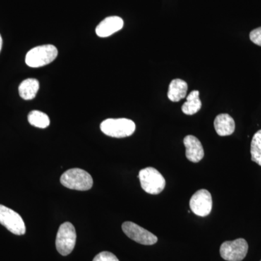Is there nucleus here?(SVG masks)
Segmentation results:
<instances>
[{
	"label": "nucleus",
	"instance_id": "nucleus-21",
	"mask_svg": "<svg viewBox=\"0 0 261 261\" xmlns=\"http://www.w3.org/2000/svg\"><path fill=\"white\" fill-rule=\"evenodd\" d=\"M261 261V260H260Z\"/></svg>",
	"mask_w": 261,
	"mask_h": 261
},
{
	"label": "nucleus",
	"instance_id": "nucleus-20",
	"mask_svg": "<svg viewBox=\"0 0 261 261\" xmlns=\"http://www.w3.org/2000/svg\"><path fill=\"white\" fill-rule=\"evenodd\" d=\"M2 47H3V38H2L1 34H0V51H1Z\"/></svg>",
	"mask_w": 261,
	"mask_h": 261
},
{
	"label": "nucleus",
	"instance_id": "nucleus-15",
	"mask_svg": "<svg viewBox=\"0 0 261 261\" xmlns=\"http://www.w3.org/2000/svg\"><path fill=\"white\" fill-rule=\"evenodd\" d=\"M199 95H200V92L198 91H192L187 97L186 102L184 103L182 106V112L188 116H192L198 112L202 107V102Z\"/></svg>",
	"mask_w": 261,
	"mask_h": 261
},
{
	"label": "nucleus",
	"instance_id": "nucleus-11",
	"mask_svg": "<svg viewBox=\"0 0 261 261\" xmlns=\"http://www.w3.org/2000/svg\"><path fill=\"white\" fill-rule=\"evenodd\" d=\"M123 27V20L120 17H108L97 25L96 34L99 37H108L121 30Z\"/></svg>",
	"mask_w": 261,
	"mask_h": 261
},
{
	"label": "nucleus",
	"instance_id": "nucleus-5",
	"mask_svg": "<svg viewBox=\"0 0 261 261\" xmlns=\"http://www.w3.org/2000/svg\"><path fill=\"white\" fill-rule=\"evenodd\" d=\"M76 242V232L73 225L70 222L61 225L57 233L56 249L63 256L69 255L73 251Z\"/></svg>",
	"mask_w": 261,
	"mask_h": 261
},
{
	"label": "nucleus",
	"instance_id": "nucleus-19",
	"mask_svg": "<svg viewBox=\"0 0 261 261\" xmlns=\"http://www.w3.org/2000/svg\"><path fill=\"white\" fill-rule=\"evenodd\" d=\"M250 39L254 44L261 47V27L254 29L250 32Z\"/></svg>",
	"mask_w": 261,
	"mask_h": 261
},
{
	"label": "nucleus",
	"instance_id": "nucleus-16",
	"mask_svg": "<svg viewBox=\"0 0 261 261\" xmlns=\"http://www.w3.org/2000/svg\"><path fill=\"white\" fill-rule=\"evenodd\" d=\"M29 123L37 128H45L49 126L50 120L45 113L39 111H32L28 116Z\"/></svg>",
	"mask_w": 261,
	"mask_h": 261
},
{
	"label": "nucleus",
	"instance_id": "nucleus-10",
	"mask_svg": "<svg viewBox=\"0 0 261 261\" xmlns=\"http://www.w3.org/2000/svg\"><path fill=\"white\" fill-rule=\"evenodd\" d=\"M184 145L186 147V157L192 163L200 162L204 158V149L200 141L195 136L188 135L184 139Z\"/></svg>",
	"mask_w": 261,
	"mask_h": 261
},
{
	"label": "nucleus",
	"instance_id": "nucleus-18",
	"mask_svg": "<svg viewBox=\"0 0 261 261\" xmlns=\"http://www.w3.org/2000/svg\"><path fill=\"white\" fill-rule=\"evenodd\" d=\"M92 261H119L112 252L104 251L97 254Z\"/></svg>",
	"mask_w": 261,
	"mask_h": 261
},
{
	"label": "nucleus",
	"instance_id": "nucleus-8",
	"mask_svg": "<svg viewBox=\"0 0 261 261\" xmlns=\"http://www.w3.org/2000/svg\"><path fill=\"white\" fill-rule=\"evenodd\" d=\"M122 230L130 240L141 245H152L159 240L153 233L130 221L123 223L122 224Z\"/></svg>",
	"mask_w": 261,
	"mask_h": 261
},
{
	"label": "nucleus",
	"instance_id": "nucleus-9",
	"mask_svg": "<svg viewBox=\"0 0 261 261\" xmlns=\"http://www.w3.org/2000/svg\"><path fill=\"white\" fill-rule=\"evenodd\" d=\"M190 209L197 216L205 217L211 214L213 207L212 196L206 190H198L192 196Z\"/></svg>",
	"mask_w": 261,
	"mask_h": 261
},
{
	"label": "nucleus",
	"instance_id": "nucleus-4",
	"mask_svg": "<svg viewBox=\"0 0 261 261\" xmlns=\"http://www.w3.org/2000/svg\"><path fill=\"white\" fill-rule=\"evenodd\" d=\"M138 177L142 190L150 195H159L166 187V180L155 168L147 167L141 170Z\"/></svg>",
	"mask_w": 261,
	"mask_h": 261
},
{
	"label": "nucleus",
	"instance_id": "nucleus-14",
	"mask_svg": "<svg viewBox=\"0 0 261 261\" xmlns=\"http://www.w3.org/2000/svg\"><path fill=\"white\" fill-rule=\"evenodd\" d=\"M39 89V81L35 79H28L23 81L19 86V94L25 100H31L35 98Z\"/></svg>",
	"mask_w": 261,
	"mask_h": 261
},
{
	"label": "nucleus",
	"instance_id": "nucleus-7",
	"mask_svg": "<svg viewBox=\"0 0 261 261\" xmlns=\"http://www.w3.org/2000/svg\"><path fill=\"white\" fill-rule=\"evenodd\" d=\"M0 224L15 235L25 234V226L21 216L3 205H0Z\"/></svg>",
	"mask_w": 261,
	"mask_h": 261
},
{
	"label": "nucleus",
	"instance_id": "nucleus-6",
	"mask_svg": "<svg viewBox=\"0 0 261 261\" xmlns=\"http://www.w3.org/2000/svg\"><path fill=\"white\" fill-rule=\"evenodd\" d=\"M248 252V244L243 238L224 242L220 247V254L225 260L242 261Z\"/></svg>",
	"mask_w": 261,
	"mask_h": 261
},
{
	"label": "nucleus",
	"instance_id": "nucleus-13",
	"mask_svg": "<svg viewBox=\"0 0 261 261\" xmlns=\"http://www.w3.org/2000/svg\"><path fill=\"white\" fill-rule=\"evenodd\" d=\"M188 86L186 82L181 80H173L168 89V97L172 102H177L186 97Z\"/></svg>",
	"mask_w": 261,
	"mask_h": 261
},
{
	"label": "nucleus",
	"instance_id": "nucleus-2",
	"mask_svg": "<svg viewBox=\"0 0 261 261\" xmlns=\"http://www.w3.org/2000/svg\"><path fill=\"white\" fill-rule=\"evenodd\" d=\"M100 129L109 137L125 138L133 135L136 125L135 122L127 118H109L101 123Z\"/></svg>",
	"mask_w": 261,
	"mask_h": 261
},
{
	"label": "nucleus",
	"instance_id": "nucleus-12",
	"mask_svg": "<svg viewBox=\"0 0 261 261\" xmlns=\"http://www.w3.org/2000/svg\"><path fill=\"white\" fill-rule=\"evenodd\" d=\"M214 127L216 133L221 137L232 135L235 130V122L232 117L228 114H220L214 120Z\"/></svg>",
	"mask_w": 261,
	"mask_h": 261
},
{
	"label": "nucleus",
	"instance_id": "nucleus-3",
	"mask_svg": "<svg viewBox=\"0 0 261 261\" xmlns=\"http://www.w3.org/2000/svg\"><path fill=\"white\" fill-rule=\"evenodd\" d=\"M58 49L51 44L33 48L25 56V63L31 68H39L51 63L56 59Z\"/></svg>",
	"mask_w": 261,
	"mask_h": 261
},
{
	"label": "nucleus",
	"instance_id": "nucleus-1",
	"mask_svg": "<svg viewBox=\"0 0 261 261\" xmlns=\"http://www.w3.org/2000/svg\"><path fill=\"white\" fill-rule=\"evenodd\" d=\"M62 185L70 190L87 191L93 185V179L88 172L81 168H71L63 173Z\"/></svg>",
	"mask_w": 261,
	"mask_h": 261
},
{
	"label": "nucleus",
	"instance_id": "nucleus-17",
	"mask_svg": "<svg viewBox=\"0 0 261 261\" xmlns=\"http://www.w3.org/2000/svg\"><path fill=\"white\" fill-rule=\"evenodd\" d=\"M250 153L252 161L261 166V130H257L252 137Z\"/></svg>",
	"mask_w": 261,
	"mask_h": 261
}]
</instances>
